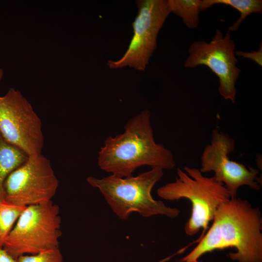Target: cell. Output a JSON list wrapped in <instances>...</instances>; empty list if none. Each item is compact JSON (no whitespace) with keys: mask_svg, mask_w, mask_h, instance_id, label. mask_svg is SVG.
I'll use <instances>...</instances> for the list:
<instances>
[{"mask_svg":"<svg viewBox=\"0 0 262 262\" xmlns=\"http://www.w3.org/2000/svg\"><path fill=\"white\" fill-rule=\"evenodd\" d=\"M211 227L197 245L178 262H198L204 254L234 248L229 254L237 262H262V217L258 207L236 197L218 208Z\"/></svg>","mask_w":262,"mask_h":262,"instance_id":"1","label":"cell"},{"mask_svg":"<svg viewBox=\"0 0 262 262\" xmlns=\"http://www.w3.org/2000/svg\"><path fill=\"white\" fill-rule=\"evenodd\" d=\"M150 117V111L143 110L128 120L123 133L104 140L98 152L101 170L124 178L142 166L164 170L175 167L171 151L155 141Z\"/></svg>","mask_w":262,"mask_h":262,"instance_id":"2","label":"cell"},{"mask_svg":"<svg viewBox=\"0 0 262 262\" xmlns=\"http://www.w3.org/2000/svg\"><path fill=\"white\" fill-rule=\"evenodd\" d=\"M164 169L152 167L137 176L121 178L114 175L98 179L88 177L87 182L97 188L114 213L121 219H128L133 213L144 217L156 215L174 218L179 216V209L154 199L151 191L162 178Z\"/></svg>","mask_w":262,"mask_h":262,"instance_id":"3","label":"cell"},{"mask_svg":"<svg viewBox=\"0 0 262 262\" xmlns=\"http://www.w3.org/2000/svg\"><path fill=\"white\" fill-rule=\"evenodd\" d=\"M177 169L174 181L159 188L158 195L164 200L176 201L186 198L192 205L191 214L185 224V233L193 236L202 229L199 238L207 231L219 206L231 199L225 185L213 177L203 175L199 169L185 166Z\"/></svg>","mask_w":262,"mask_h":262,"instance_id":"4","label":"cell"},{"mask_svg":"<svg viewBox=\"0 0 262 262\" xmlns=\"http://www.w3.org/2000/svg\"><path fill=\"white\" fill-rule=\"evenodd\" d=\"M61 226L59 206L52 201L27 206L5 239L3 248L17 259L58 247Z\"/></svg>","mask_w":262,"mask_h":262,"instance_id":"5","label":"cell"},{"mask_svg":"<svg viewBox=\"0 0 262 262\" xmlns=\"http://www.w3.org/2000/svg\"><path fill=\"white\" fill-rule=\"evenodd\" d=\"M138 13L132 23L133 35L128 48L118 60H109L111 69L128 66L145 71L157 47L160 30L171 13L168 0H137Z\"/></svg>","mask_w":262,"mask_h":262,"instance_id":"6","label":"cell"},{"mask_svg":"<svg viewBox=\"0 0 262 262\" xmlns=\"http://www.w3.org/2000/svg\"><path fill=\"white\" fill-rule=\"evenodd\" d=\"M0 134L28 156L41 154L44 145L41 120L31 104L13 88L0 96Z\"/></svg>","mask_w":262,"mask_h":262,"instance_id":"7","label":"cell"},{"mask_svg":"<svg viewBox=\"0 0 262 262\" xmlns=\"http://www.w3.org/2000/svg\"><path fill=\"white\" fill-rule=\"evenodd\" d=\"M58 186L50 161L42 154L30 156L6 179L4 199L23 207L46 203L52 201Z\"/></svg>","mask_w":262,"mask_h":262,"instance_id":"8","label":"cell"},{"mask_svg":"<svg viewBox=\"0 0 262 262\" xmlns=\"http://www.w3.org/2000/svg\"><path fill=\"white\" fill-rule=\"evenodd\" d=\"M235 45L229 32L225 35L216 29L212 40L194 42L190 46L184 66L193 68L200 65L208 67L219 79L218 92L226 100L234 103L236 83L240 76L235 54Z\"/></svg>","mask_w":262,"mask_h":262,"instance_id":"9","label":"cell"},{"mask_svg":"<svg viewBox=\"0 0 262 262\" xmlns=\"http://www.w3.org/2000/svg\"><path fill=\"white\" fill-rule=\"evenodd\" d=\"M235 147L233 138L218 129L213 130L211 142L202 153L199 169L202 173L213 172V177L225 185L231 199L237 197L238 190L242 186L259 191L262 184L259 169L230 159L229 155Z\"/></svg>","mask_w":262,"mask_h":262,"instance_id":"10","label":"cell"},{"mask_svg":"<svg viewBox=\"0 0 262 262\" xmlns=\"http://www.w3.org/2000/svg\"><path fill=\"white\" fill-rule=\"evenodd\" d=\"M28 157L22 150L7 143L0 134V202L5 200L4 184L6 179Z\"/></svg>","mask_w":262,"mask_h":262,"instance_id":"11","label":"cell"},{"mask_svg":"<svg viewBox=\"0 0 262 262\" xmlns=\"http://www.w3.org/2000/svg\"><path fill=\"white\" fill-rule=\"evenodd\" d=\"M221 4L230 6L240 13L239 18L229 27L228 32L236 31L242 22L252 13H262L261 0H201V8L203 11L214 4Z\"/></svg>","mask_w":262,"mask_h":262,"instance_id":"12","label":"cell"},{"mask_svg":"<svg viewBox=\"0 0 262 262\" xmlns=\"http://www.w3.org/2000/svg\"><path fill=\"white\" fill-rule=\"evenodd\" d=\"M171 13L180 17L185 25L190 29L197 27L201 0H168Z\"/></svg>","mask_w":262,"mask_h":262,"instance_id":"13","label":"cell"},{"mask_svg":"<svg viewBox=\"0 0 262 262\" xmlns=\"http://www.w3.org/2000/svg\"><path fill=\"white\" fill-rule=\"evenodd\" d=\"M26 207L16 205L5 200L0 202V247H3L5 239Z\"/></svg>","mask_w":262,"mask_h":262,"instance_id":"14","label":"cell"},{"mask_svg":"<svg viewBox=\"0 0 262 262\" xmlns=\"http://www.w3.org/2000/svg\"><path fill=\"white\" fill-rule=\"evenodd\" d=\"M63 256L58 247L35 254L23 255L17 258V262H62Z\"/></svg>","mask_w":262,"mask_h":262,"instance_id":"15","label":"cell"},{"mask_svg":"<svg viewBox=\"0 0 262 262\" xmlns=\"http://www.w3.org/2000/svg\"><path fill=\"white\" fill-rule=\"evenodd\" d=\"M235 54L238 56L248 58L254 61L258 65L262 66V42H261L260 48L258 50L250 52H245L241 50H235Z\"/></svg>","mask_w":262,"mask_h":262,"instance_id":"16","label":"cell"},{"mask_svg":"<svg viewBox=\"0 0 262 262\" xmlns=\"http://www.w3.org/2000/svg\"><path fill=\"white\" fill-rule=\"evenodd\" d=\"M0 262H17V259L11 255L3 247H0Z\"/></svg>","mask_w":262,"mask_h":262,"instance_id":"17","label":"cell"},{"mask_svg":"<svg viewBox=\"0 0 262 262\" xmlns=\"http://www.w3.org/2000/svg\"><path fill=\"white\" fill-rule=\"evenodd\" d=\"M3 76V71L1 68H0V81H1Z\"/></svg>","mask_w":262,"mask_h":262,"instance_id":"18","label":"cell"},{"mask_svg":"<svg viewBox=\"0 0 262 262\" xmlns=\"http://www.w3.org/2000/svg\"><path fill=\"white\" fill-rule=\"evenodd\" d=\"M62 262H64L63 261Z\"/></svg>","mask_w":262,"mask_h":262,"instance_id":"19","label":"cell"}]
</instances>
